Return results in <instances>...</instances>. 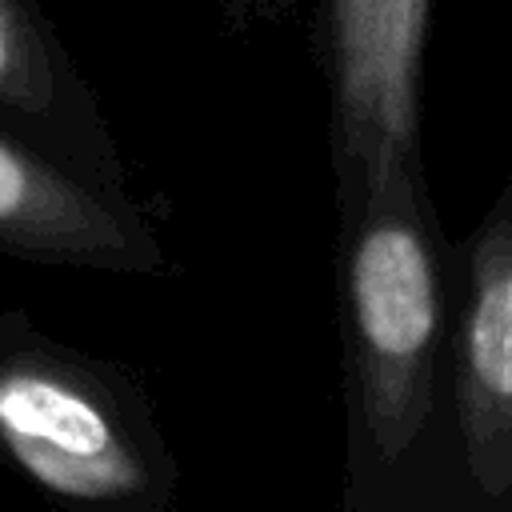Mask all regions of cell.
<instances>
[{
	"mask_svg": "<svg viewBox=\"0 0 512 512\" xmlns=\"http://www.w3.org/2000/svg\"><path fill=\"white\" fill-rule=\"evenodd\" d=\"M0 128L108 188H128L116 128L40 0H0Z\"/></svg>",
	"mask_w": 512,
	"mask_h": 512,
	"instance_id": "obj_6",
	"label": "cell"
},
{
	"mask_svg": "<svg viewBox=\"0 0 512 512\" xmlns=\"http://www.w3.org/2000/svg\"><path fill=\"white\" fill-rule=\"evenodd\" d=\"M456 252L452 420L464 508L512 512V164Z\"/></svg>",
	"mask_w": 512,
	"mask_h": 512,
	"instance_id": "obj_4",
	"label": "cell"
},
{
	"mask_svg": "<svg viewBox=\"0 0 512 512\" xmlns=\"http://www.w3.org/2000/svg\"><path fill=\"white\" fill-rule=\"evenodd\" d=\"M0 460L44 500L96 512H168L180 456L144 380L0 308Z\"/></svg>",
	"mask_w": 512,
	"mask_h": 512,
	"instance_id": "obj_2",
	"label": "cell"
},
{
	"mask_svg": "<svg viewBox=\"0 0 512 512\" xmlns=\"http://www.w3.org/2000/svg\"><path fill=\"white\" fill-rule=\"evenodd\" d=\"M460 252L424 160L336 196L340 512L464 508L452 420Z\"/></svg>",
	"mask_w": 512,
	"mask_h": 512,
	"instance_id": "obj_1",
	"label": "cell"
},
{
	"mask_svg": "<svg viewBox=\"0 0 512 512\" xmlns=\"http://www.w3.org/2000/svg\"><path fill=\"white\" fill-rule=\"evenodd\" d=\"M432 0H320L316 60L328 84L336 196L396 160H424L420 96Z\"/></svg>",
	"mask_w": 512,
	"mask_h": 512,
	"instance_id": "obj_3",
	"label": "cell"
},
{
	"mask_svg": "<svg viewBox=\"0 0 512 512\" xmlns=\"http://www.w3.org/2000/svg\"><path fill=\"white\" fill-rule=\"evenodd\" d=\"M0 256L112 276H160L172 256L132 188H108L0 128Z\"/></svg>",
	"mask_w": 512,
	"mask_h": 512,
	"instance_id": "obj_5",
	"label": "cell"
}]
</instances>
